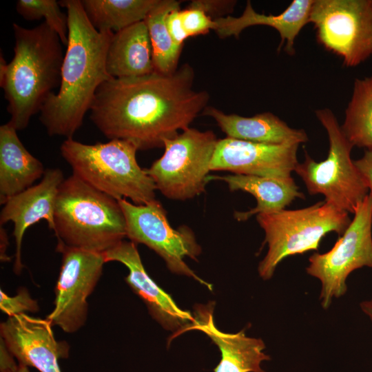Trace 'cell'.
I'll use <instances>...</instances> for the list:
<instances>
[{
  "mask_svg": "<svg viewBox=\"0 0 372 372\" xmlns=\"http://www.w3.org/2000/svg\"><path fill=\"white\" fill-rule=\"evenodd\" d=\"M0 309L10 317L25 312L38 311L39 307L25 288H21L14 296H8L1 289Z\"/></svg>",
  "mask_w": 372,
  "mask_h": 372,
  "instance_id": "27",
  "label": "cell"
},
{
  "mask_svg": "<svg viewBox=\"0 0 372 372\" xmlns=\"http://www.w3.org/2000/svg\"><path fill=\"white\" fill-rule=\"evenodd\" d=\"M215 134L189 127L165 139L161 157L145 169L166 198L185 200L205 191L218 142Z\"/></svg>",
  "mask_w": 372,
  "mask_h": 372,
  "instance_id": "8",
  "label": "cell"
},
{
  "mask_svg": "<svg viewBox=\"0 0 372 372\" xmlns=\"http://www.w3.org/2000/svg\"><path fill=\"white\" fill-rule=\"evenodd\" d=\"M138 150L132 143L120 139L90 145L72 138L60 147L73 174L90 186L116 200L146 205L156 200L157 189L137 162Z\"/></svg>",
  "mask_w": 372,
  "mask_h": 372,
  "instance_id": "5",
  "label": "cell"
},
{
  "mask_svg": "<svg viewBox=\"0 0 372 372\" xmlns=\"http://www.w3.org/2000/svg\"><path fill=\"white\" fill-rule=\"evenodd\" d=\"M236 3L231 0H194L188 7L203 10L213 20L229 16Z\"/></svg>",
  "mask_w": 372,
  "mask_h": 372,
  "instance_id": "29",
  "label": "cell"
},
{
  "mask_svg": "<svg viewBox=\"0 0 372 372\" xmlns=\"http://www.w3.org/2000/svg\"><path fill=\"white\" fill-rule=\"evenodd\" d=\"M54 235L57 244L103 254L126 237V224L118 200L72 174L56 196Z\"/></svg>",
  "mask_w": 372,
  "mask_h": 372,
  "instance_id": "4",
  "label": "cell"
},
{
  "mask_svg": "<svg viewBox=\"0 0 372 372\" xmlns=\"http://www.w3.org/2000/svg\"><path fill=\"white\" fill-rule=\"evenodd\" d=\"M14 357L8 350L3 341L0 342V371L1 372H8L14 369L18 364L14 360Z\"/></svg>",
  "mask_w": 372,
  "mask_h": 372,
  "instance_id": "32",
  "label": "cell"
},
{
  "mask_svg": "<svg viewBox=\"0 0 372 372\" xmlns=\"http://www.w3.org/2000/svg\"><path fill=\"white\" fill-rule=\"evenodd\" d=\"M62 263L55 287L54 306L47 319L66 333H74L85 323L87 299L94 291L105 262L103 254L57 244Z\"/></svg>",
  "mask_w": 372,
  "mask_h": 372,
  "instance_id": "12",
  "label": "cell"
},
{
  "mask_svg": "<svg viewBox=\"0 0 372 372\" xmlns=\"http://www.w3.org/2000/svg\"><path fill=\"white\" fill-rule=\"evenodd\" d=\"M43 163L32 155L9 123L0 127V203L34 185L43 178Z\"/></svg>",
  "mask_w": 372,
  "mask_h": 372,
  "instance_id": "20",
  "label": "cell"
},
{
  "mask_svg": "<svg viewBox=\"0 0 372 372\" xmlns=\"http://www.w3.org/2000/svg\"><path fill=\"white\" fill-rule=\"evenodd\" d=\"M354 164L365 181L369 194L372 196V150L365 149L363 156Z\"/></svg>",
  "mask_w": 372,
  "mask_h": 372,
  "instance_id": "31",
  "label": "cell"
},
{
  "mask_svg": "<svg viewBox=\"0 0 372 372\" xmlns=\"http://www.w3.org/2000/svg\"><path fill=\"white\" fill-rule=\"evenodd\" d=\"M64 180L59 168L45 170L41 180L12 196L3 205L0 214V225L10 221L14 224L12 235L16 244L13 270L20 274L23 269L21 245L27 229L41 220L48 223L54 231V211L56 196Z\"/></svg>",
  "mask_w": 372,
  "mask_h": 372,
  "instance_id": "15",
  "label": "cell"
},
{
  "mask_svg": "<svg viewBox=\"0 0 372 372\" xmlns=\"http://www.w3.org/2000/svg\"><path fill=\"white\" fill-rule=\"evenodd\" d=\"M14 56L0 74L8 121L17 131L27 127L53 90L59 87L65 52L58 34L45 23L32 28L12 24Z\"/></svg>",
  "mask_w": 372,
  "mask_h": 372,
  "instance_id": "3",
  "label": "cell"
},
{
  "mask_svg": "<svg viewBox=\"0 0 372 372\" xmlns=\"http://www.w3.org/2000/svg\"><path fill=\"white\" fill-rule=\"evenodd\" d=\"M203 115L213 118L227 137L265 144H300L309 141L304 130L290 127L271 112H262L251 117L227 114L207 106Z\"/></svg>",
  "mask_w": 372,
  "mask_h": 372,
  "instance_id": "19",
  "label": "cell"
},
{
  "mask_svg": "<svg viewBox=\"0 0 372 372\" xmlns=\"http://www.w3.org/2000/svg\"><path fill=\"white\" fill-rule=\"evenodd\" d=\"M29 366L20 364L18 362L17 366L13 369L12 370L8 371V372H30L29 369Z\"/></svg>",
  "mask_w": 372,
  "mask_h": 372,
  "instance_id": "35",
  "label": "cell"
},
{
  "mask_svg": "<svg viewBox=\"0 0 372 372\" xmlns=\"http://www.w3.org/2000/svg\"><path fill=\"white\" fill-rule=\"evenodd\" d=\"M256 220L265 232L263 244L268 246L258 267L264 280L273 276L285 258L318 251L324 236L329 232L342 235L351 221L348 212L325 200L298 209L259 214Z\"/></svg>",
  "mask_w": 372,
  "mask_h": 372,
  "instance_id": "6",
  "label": "cell"
},
{
  "mask_svg": "<svg viewBox=\"0 0 372 372\" xmlns=\"http://www.w3.org/2000/svg\"><path fill=\"white\" fill-rule=\"evenodd\" d=\"M313 0H293L281 13L265 14L254 9L247 1L245 10L240 17L227 16L214 20V30L220 38L238 37L247 28L266 25L278 31L280 37L278 50L285 44V51L289 55L295 53L294 43L301 30L309 23L310 13Z\"/></svg>",
  "mask_w": 372,
  "mask_h": 372,
  "instance_id": "18",
  "label": "cell"
},
{
  "mask_svg": "<svg viewBox=\"0 0 372 372\" xmlns=\"http://www.w3.org/2000/svg\"><path fill=\"white\" fill-rule=\"evenodd\" d=\"M299 144H265L226 137L218 139L210 171L269 178L291 176L298 163Z\"/></svg>",
  "mask_w": 372,
  "mask_h": 372,
  "instance_id": "13",
  "label": "cell"
},
{
  "mask_svg": "<svg viewBox=\"0 0 372 372\" xmlns=\"http://www.w3.org/2000/svg\"><path fill=\"white\" fill-rule=\"evenodd\" d=\"M103 254L105 262L116 261L127 267L129 273L125 278V282L145 303L152 317L165 329L176 330L177 335L194 322V316L181 309L150 278L143 265L136 244L123 240Z\"/></svg>",
  "mask_w": 372,
  "mask_h": 372,
  "instance_id": "16",
  "label": "cell"
},
{
  "mask_svg": "<svg viewBox=\"0 0 372 372\" xmlns=\"http://www.w3.org/2000/svg\"><path fill=\"white\" fill-rule=\"evenodd\" d=\"M213 311L212 303L198 306L195 308L194 322L178 335L189 330L200 331L218 346L221 359L214 372H265L261 363L270 357L264 353V342L247 336L244 330L236 333L221 331L214 324Z\"/></svg>",
  "mask_w": 372,
  "mask_h": 372,
  "instance_id": "17",
  "label": "cell"
},
{
  "mask_svg": "<svg viewBox=\"0 0 372 372\" xmlns=\"http://www.w3.org/2000/svg\"><path fill=\"white\" fill-rule=\"evenodd\" d=\"M56 0H19L16 10L19 15L28 21L44 18L45 22L59 37L65 47L68 41V14L60 8Z\"/></svg>",
  "mask_w": 372,
  "mask_h": 372,
  "instance_id": "26",
  "label": "cell"
},
{
  "mask_svg": "<svg viewBox=\"0 0 372 372\" xmlns=\"http://www.w3.org/2000/svg\"><path fill=\"white\" fill-rule=\"evenodd\" d=\"M47 319L26 313L10 316L0 324L1 339L19 363L40 372H61L59 361L69 355V346L58 342Z\"/></svg>",
  "mask_w": 372,
  "mask_h": 372,
  "instance_id": "14",
  "label": "cell"
},
{
  "mask_svg": "<svg viewBox=\"0 0 372 372\" xmlns=\"http://www.w3.org/2000/svg\"><path fill=\"white\" fill-rule=\"evenodd\" d=\"M194 80L188 63L169 74L112 78L97 90L90 118L110 140L130 141L138 150L162 147L207 106L209 94L194 90Z\"/></svg>",
  "mask_w": 372,
  "mask_h": 372,
  "instance_id": "1",
  "label": "cell"
},
{
  "mask_svg": "<svg viewBox=\"0 0 372 372\" xmlns=\"http://www.w3.org/2000/svg\"><path fill=\"white\" fill-rule=\"evenodd\" d=\"M183 28L188 37L205 34L215 29V22L203 10L187 7L180 10Z\"/></svg>",
  "mask_w": 372,
  "mask_h": 372,
  "instance_id": "28",
  "label": "cell"
},
{
  "mask_svg": "<svg viewBox=\"0 0 372 372\" xmlns=\"http://www.w3.org/2000/svg\"><path fill=\"white\" fill-rule=\"evenodd\" d=\"M316 115L327 132L328 155L324 161L316 162L305 151L304 162L298 163L294 172L311 195L322 194L326 202L354 214L358 205L369 194V189L351 159L353 146L330 109L317 110Z\"/></svg>",
  "mask_w": 372,
  "mask_h": 372,
  "instance_id": "7",
  "label": "cell"
},
{
  "mask_svg": "<svg viewBox=\"0 0 372 372\" xmlns=\"http://www.w3.org/2000/svg\"><path fill=\"white\" fill-rule=\"evenodd\" d=\"M176 0H160L144 21L147 28L154 71L169 74L176 70L182 48L172 41L166 25V17L172 10L180 8Z\"/></svg>",
  "mask_w": 372,
  "mask_h": 372,
  "instance_id": "25",
  "label": "cell"
},
{
  "mask_svg": "<svg viewBox=\"0 0 372 372\" xmlns=\"http://www.w3.org/2000/svg\"><path fill=\"white\" fill-rule=\"evenodd\" d=\"M92 25L99 31L118 32L145 20L160 0H81Z\"/></svg>",
  "mask_w": 372,
  "mask_h": 372,
  "instance_id": "23",
  "label": "cell"
},
{
  "mask_svg": "<svg viewBox=\"0 0 372 372\" xmlns=\"http://www.w3.org/2000/svg\"><path fill=\"white\" fill-rule=\"evenodd\" d=\"M351 223L333 247L309 258L307 273L321 282L320 300L328 309L333 298L347 291V279L364 267L372 269V196L368 194L356 207Z\"/></svg>",
  "mask_w": 372,
  "mask_h": 372,
  "instance_id": "9",
  "label": "cell"
},
{
  "mask_svg": "<svg viewBox=\"0 0 372 372\" xmlns=\"http://www.w3.org/2000/svg\"><path fill=\"white\" fill-rule=\"evenodd\" d=\"M0 234H1V259L3 261H5L6 260H8L7 257L5 255V251L6 249V246L8 245V238L7 236V233L4 228H2V226H1V230H0Z\"/></svg>",
  "mask_w": 372,
  "mask_h": 372,
  "instance_id": "33",
  "label": "cell"
},
{
  "mask_svg": "<svg viewBox=\"0 0 372 372\" xmlns=\"http://www.w3.org/2000/svg\"><path fill=\"white\" fill-rule=\"evenodd\" d=\"M207 180H223L227 184L230 191H242L255 197L257 202L255 207L247 211L234 212V218L239 222L245 221L254 215L284 209L296 198H305L291 176L269 178L234 174L209 176Z\"/></svg>",
  "mask_w": 372,
  "mask_h": 372,
  "instance_id": "21",
  "label": "cell"
},
{
  "mask_svg": "<svg viewBox=\"0 0 372 372\" xmlns=\"http://www.w3.org/2000/svg\"><path fill=\"white\" fill-rule=\"evenodd\" d=\"M340 127L353 147L372 150V74L355 80Z\"/></svg>",
  "mask_w": 372,
  "mask_h": 372,
  "instance_id": "24",
  "label": "cell"
},
{
  "mask_svg": "<svg viewBox=\"0 0 372 372\" xmlns=\"http://www.w3.org/2000/svg\"><path fill=\"white\" fill-rule=\"evenodd\" d=\"M180 8H175L168 13L166 25L174 43L182 48L185 40L188 38L183 26Z\"/></svg>",
  "mask_w": 372,
  "mask_h": 372,
  "instance_id": "30",
  "label": "cell"
},
{
  "mask_svg": "<svg viewBox=\"0 0 372 372\" xmlns=\"http://www.w3.org/2000/svg\"><path fill=\"white\" fill-rule=\"evenodd\" d=\"M126 224V237L155 251L173 273L193 278L211 290V285L199 278L185 263L188 257L196 260L201 247L193 231L187 225L174 229L161 203L155 200L136 205L126 199L118 200Z\"/></svg>",
  "mask_w": 372,
  "mask_h": 372,
  "instance_id": "11",
  "label": "cell"
},
{
  "mask_svg": "<svg viewBox=\"0 0 372 372\" xmlns=\"http://www.w3.org/2000/svg\"><path fill=\"white\" fill-rule=\"evenodd\" d=\"M59 2L67 10L68 41L59 90L46 100L39 120L50 136L68 139L82 125L99 87L112 79L107 71L106 56L114 32L97 30L81 0Z\"/></svg>",
  "mask_w": 372,
  "mask_h": 372,
  "instance_id": "2",
  "label": "cell"
},
{
  "mask_svg": "<svg viewBox=\"0 0 372 372\" xmlns=\"http://www.w3.org/2000/svg\"><path fill=\"white\" fill-rule=\"evenodd\" d=\"M362 312L368 316L372 322V298L368 300H364L360 304Z\"/></svg>",
  "mask_w": 372,
  "mask_h": 372,
  "instance_id": "34",
  "label": "cell"
},
{
  "mask_svg": "<svg viewBox=\"0 0 372 372\" xmlns=\"http://www.w3.org/2000/svg\"><path fill=\"white\" fill-rule=\"evenodd\" d=\"M309 23L318 43L346 66L372 56V0H313Z\"/></svg>",
  "mask_w": 372,
  "mask_h": 372,
  "instance_id": "10",
  "label": "cell"
},
{
  "mask_svg": "<svg viewBox=\"0 0 372 372\" xmlns=\"http://www.w3.org/2000/svg\"><path fill=\"white\" fill-rule=\"evenodd\" d=\"M106 68L114 79L138 77L154 71L150 39L144 21L113 34L107 52Z\"/></svg>",
  "mask_w": 372,
  "mask_h": 372,
  "instance_id": "22",
  "label": "cell"
}]
</instances>
